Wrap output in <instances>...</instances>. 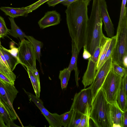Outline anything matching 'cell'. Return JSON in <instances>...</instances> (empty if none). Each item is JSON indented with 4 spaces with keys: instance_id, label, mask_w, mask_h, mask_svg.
I'll list each match as a JSON object with an SVG mask.
<instances>
[{
    "instance_id": "obj_27",
    "label": "cell",
    "mask_w": 127,
    "mask_h": 127,
    "mask_svg": "<svg viewBox=\"0 0 127 127\" xmlns=\"http://www.w3.org/2000/svg\"><path fill=\"white\" fill-rule=\"evenodd\" d=\"M83 115V114L79 112L73 110L71 119L67 127H77L80 122Z\"/></svg>"
},
{
    "instance_id": "obj_41",
    "label": "cell",
    "mask_w": 127,
    "mask_h": 127,
    "mask_svg": "<svg viewBox=\"0 0 127 127\" xmlns=\"http://www.w3.org/2000/svg\"><path fill=\"white\" fill-rule=\"evenodd\" d=\"M0 127H7L4 122L1 115L0 113Z\"/></svg>"
},
{
    "instance_id": "obj_35",
    "label": "cell",
    "mask_w": 127,
    "mask_h": 127,
    "mask_svg": "<svg viewBox=\"0 0 127 127\" xmlns=\"http://www.w3.org/2000/svg\"><path fill=\"white\" fill-rule=\"evenodd\" d=\"M127 73L122 77V86L124 91L125 94L127 96Z\"/></svg>"
},
{
    "instance_id": "obj_34",
    "label": "cell",
    "mask_w": 127,
    "mask_h": 127,
    "mask_svg": "<svg viewBox=\"0 0 127 127\" xmlns=\"http://www.w3.org/2000/svg\"><path fill=\"white\" fill-rule=\"evenodd\" d=\"M127 0H122L119 23L122 21L125 13Z\"/></svg>"
},
{
    "instance_id": "obj_36",
    "label": "cell",
    "mask_w": 127,
    "mask_h": 127,
    "mask_svg": "<svg viewBox=\"0 0 127 127\" xmlns=\"http://www.w3.org/2000/svg\"><path fill=\"white\" fill-rule=\"evenodd\" d=\"M66 0H49L47 2L49 6L54 7L59 3Z\"/></svg>"
},
{
    "instance_id": "obj_44",
    "label": "cell",
    "mask_w": 127,
    "mask_h": 127,
    "mask_svg": "<svg viewBox=\"0 0 127 127\" xmlns=\"http://www.w3.org/2000/svg\"><path fill=\"white\" fill-rule=\"evenodd\" d=\"M1 45V44H0V45Z\"/></svg>"
},
{
    "instance_id": "obj_6",
    "label": "cell",
    "mask_w": 127,
    "mask_h": 127,
    "mask_svg": "<svg viewBox=\"0 0 127 127\" xmlns=\"http://www.w3.org/2000/svg\"><path fill=\"white\" fill-rule=\"evenodd\" d=\"M17 58L19 63L34 70H37L36 58L33 46L28 40L24 39L19 43Z\"/></svg>"
},
{
    "instance_id": "obj_2",
    "label": "cell",
    "mask_w": 127,
    "mask_h": 127,
    "mask_svg": "<svg viewBox=\"0 0 127 127\" xmlns=\"http://www.w3.org/2000/svg\"><path fill=\"white\" fill-rule=\"evenodd\" d=\"M99 0H93L91 15L87 23L85 44L87 50L92 56L98 46H100L104 34L102 31V21L99 8Z\"/></svg>"
},
{
    "instance_id": "obj_28",
    "label": "cell",
    "mask_w": 127,
    "mask_h": 127,
    "mask_svg": "<svg viewBox=\"0 0 127 127\" xmlns=\"http://www.w3.org/2000/svg\"><path fill=\"white\" fill-rule=\"evenodd\" d=\"M91 106L87 108L85 114H83L81 119L77 127H91L90 124V112Z\"/></svg>"
},
{
    "instance_id": "obj_29",
    "label": "cell",
    "mask_w": 127,
    "mask_h": 127,
    "mask_svg": "<svg viewBox=\"0 0 127 127\" xmlns=\"http://www.w3.org/2000/svg\"><path fill=\"white\" fill-rule=\"evenodd\" d=\"M111 42L107 50L105 57L101 64V66L110 57H111L114 49L116 45V35L111 38Z\"/></svg>"
},
{
    "instance_id": "obj_19",
    "label": "cell",
    "mask_w": 127,
    "mask_h": 127,
    "mask_svg": "<svg viewBox=\"0 0 127 127\" xmlns=\"http://www.w3.org/2000/svg\"><path fill=\"white\" fill-rule=\"evenodd\" d=\"M72 56L68 67V70L71 72L74 70L75 72V77L78 76L79 71L77 66V61L79 52L74 43L72 41Z\"/></svg>"
},
{
    "instance_id": "obj_15",
    "label": "cell",
    "mask_w": 127,
    "mask_h": 127,
    "mask_svg": "<svg viewBox=\"0 0 127 127\" xmlns=\"http://www.w3.org/2000/svg\"><path fill=\"white\" fill-rule=\"evenodd\" d=\"M111 117L113 127H123L124 112L120 109L117 102L111 104Z\"/></svg>"
},
{
    "instance_id": "obj_25",
    "label": "cell",
    "mask_w": 127,
    "mask_h": 127,
    "mask_svg": "<svg viewBox=\"0 0 127 127\" xmlns=\"http://www.w3.org/2000/svg\"><path fill=\"white\" fill-rule=\"evenodd\" d=\"M71 72L67 68L60 71L59 78L61 80V87L62 90L66 88L67 87Z\"/></svg>"
},
{
    "instance_id": "obj_13",
    "label": "cell",
    "mask_w": 127,
    "mask_h": 127,
    "mask_svg": "<svg viewBox=\"0 0 127 127\" xmlns=\"http://www.w3.org/2000/svg\"><path fill=\"white\" fill-rule=\"evenodd\" d=\"M61 15L56 10L48 11L38 22L40 28H46L59 24L61 21Z\"/></svg>"
},
{
    "instance_id": "obj_40",
    "label": "cell",
    "mask_w": 127,
    "mask_h": 127,
    "mask_svg": "<svg viewBox=\"0 0 127 127\" xmlns=\"http://www.w3.org/2000/svg\"><path fill=\"white\" fill-rule=\"evenodd\" d=\"M78 0H66L60 3L67 7L72 3Z\"/></svg>"
},
{
    "instance_id": "obj_17",
    "label": "cell",
    "mask_w": 127,
    "mask_h": 127,
    "mask_svg": "<svg viewBox=\"0 0 127 127\" xmlns=\"http://www.w3.org/2000/svg\"><path fill=\"white\" fill-rule=\"evenodd\" d=\"M29 77L32 83L35 96L39 98L41 87L39 74L37 70H34L31 68L26 67Z\"/></svg>"
},
{
    "instance_id": "obj_39",
    "label": "cell",
    "mask_w": 127,
    "mask_h": 127,
    "mask_svg": "<svg viewBox=\"0 0 127 127\" xmlns=\"http://www.w3.org/2000/svg\"><path fill=\"white\" fill-rule=\"evenodd\" d=\"M123 127H127V110L124 112L123 119Z\"/></svg>"
},
{
    "instance_id": "obj_33",
    "label": "cell",
    "mask_w": 127,
    "mask_h": 127,
    "mask_svg": "<svg viewBox=\"0 0 127 127\" xmlns=\"http://www.w3.org/2000/svg\"><path fill=\"white\" fill-rule=\"evenodd\" d=\"M100 50V47L98 46L96 47L92 56L90 57L91 59L94 62L97 63Z\"/></svg>"
},
{
    "instance_id": "obj_42",
    "label": "cell",
    "mask_w": 127,
    "mask_h": 127,
    "mask_svg": "<svg viewBox=\"0 0 127 127\" xmlns=\"http://www.w3.org/2000/svg\"><path fill=\"white\" fill-rule=\"evenodd\" d=\"M3 36H4L2 33L1 29H0V38Z\"/></svg>"
},
{
    "instance_id": "obj_20",
    "label": "cell",
    "mask_w": 127,
    "mask_h": 127,
    "mask_svg": "<svg viewBox=\"0 0 127 127\" xmlns=\"http://www.w3.org/2000/svg\"><path fill=\"white\" fill-rule=\"evenodd\" d=\"M9 19L10 22L11 29H9L8 34L14 37L19 38L22 41L27 35L16 24L14 18L10 17Z\"/></svg>"
},
{
    "instance_id": "obj_9",
    "label": "cell",
    "mask_w": 127,
    "mask_h": 127,
    "mask_svg": "<svg viewBox=\"0 0 127 127\" xmlns=\"http://www.w3.org/2000/svg\"><path fill=\"white\" fill-rule=\"evenodd\" d=\"M24 90L28 95L30 101L34 102L44 116L49 124V127H62L63 126L57 116V113H50L44 106L43 101L39 98L26 91L24 89Z\"/></svg>"
},
{
    "instance_id": "obj_22",
    "label": "cell",
    "mask_w": 127,
    "mask_h": 127,
    "mask_svg": "<svg viewBox=\"0 0 127 127\" xmlns=\"http://www.w3.org/2000/svg\"><path fill=\"white\" fill-rule=\"evenodd\" d=\"M25 38L32 44L34 50L36 59L38 61L40 66L41 67V64L40 60V57L41 56V50L43 47V43L41 41L36 39L32 36L27 35Z\"/></svg>"
},
{
    "instance_id": "obj_24",
    "label": "cell",
    "mask_w": 127,
    "mask_h": 127,
    "mask_svg": "<svg viewBox=\"0 0 127 127\" xmlns=\"http://www.w3.org/2000/svg\"><path fill=\"white\" fill-rule=\"evenodd\" d=\"M0 73L14 82L16 75L5 64L0 57Z\"/></svg>"
},
{
    "instance_id": "obj_43",
    "label": "cell",
    "mask_w": 127,
    "mask_h": 127,
    "mask_svg": "<svg viewBox=\"0 0 127 127\" xmlns=\"http://www.w3.org/2000/svg\"><path fill=\"white\" fill-rule=\"evenodd\" d=\"M1 101V100L0 98V101Z\"/></svg>"
},
{
    "instance_id": "obj_10",
    "label": "cell",
    "mask_w": 127,
    "mask_h": 127,
    "mask_svg": "<svg viewBox=\"0 0 127 127\" xmlns=\"http://www.w3.org/2000/svg\"><path fill=\"white\" fill-rule=\"evenodd\" d=\"M18 93L14 85L0 81L1 99L13 109V103Z\"/></svg>"
},
{
    "instance_id": "obj_7",
    "label": "cell",
    "mask_w": 127,
    "mask_h": 127,
    "mask_svg": "<svg viewBox=\"0 0 127 127\" xmlns=\"http://www.w3.org/2000/svg\"><path fill=\"white\" fill-rule=\"evenodd\" d=\"M92 99L90 88H84L75 94L70 109L85 114L87 108L91 106Z\"/></svg>"
},
{
    "instance_id": "obj_16",
    "label": "cell",
    "mask_w": 127,
    "mask_h": 127,
    "mask_svg": "<svg viewBox=\"0 0 127 127\" xmlns=\"http://www.w3.org/2000/svg\"><path fill=\"white\" fill-rule=\"evenodd\" d=\"M111 41V38L107 37L103 35L101 40L100 50L96 64V72L97 71L101 66V64L105 57Z\"/></svg>"
},
{
    "instance_id": "obj_3",
    "label": "cell",
    "mask_w": 127,
    "mask_h": 127,
    "mask_svg": "<svg viewBox=\"0 0 127 127\" xmlns=\"http://www.w3.org/2000/svg\"><path fill=\"white\" fill-rule=\"evenodd\" d=\"M111 108L101 88L92 103L90 112V119L96 127H113Z\"/></svg>"
},
{
    "instance_id": "obj_4",
    "label": "cell",
    "mask_w": 127,
    "mask_h": 127,
    "mask_svg": "<svg viewBox=\"0 0 127 127\" xmlns=\"http://www.w3.org/2000/svg\"><path fill=\"white\" fill-rule=\"evenodd\" d=\"M116 41L111 57L112 62L127 69V9L117 28Z\"/></svg>"
},
{
    "instance_id": "obj_30",
    "label": "cell",
    "mask_w": 127,
    "mask_h": 127,
    "mask_svg": "<svg viewBox=\"0 0 127 127\" xmlns=\"http://www.w3.org/2000/svg\"><path fill=\"white\" fill-rule=\"evenodd\" d=\"M112 70L118 75L123 77L127 73V69L119 65L115 62H112Z\"/></svg>"
},
{
    "instance_id": "obj_38",
    "label": "cell",
    "mask_w": 127,
    "mask_h": 127,
    "mask_svg": "<svg viewBox=\"0 0 127 127\" xmlns=\"http://www.w3.org/2000/svg\"><path fill=\"white\" fill-rule=\"evenodd\" d=\"M84 51L83 54V57L84 59L87 60L89 59L91 56V55L87 50L85 46L83 47Z\"/></svg>"
},
{
    "instance_id": "obj_26",
    "label": "cell",
    "mask_w": 127,
    "mask_h": 127,
    "mask_svg": "<svg viewBox=\"0 0 127 127\" xmlns=\"http://www.w3.org/2000/svg\"><path fill=\"white\" fill-rule=\"evenodd\" d=\"M73 111V110L70 109L69 111L61 115L57 114V116L64 127H67L70 122Z\"/></svg>"
},
{
    "instance_id": "obj_11",
    "label": "cell",
    "mask_w": 127,
    "mask_h": 127,
    "mask_svg": "<svg viewBox=\"0 0 127 127\" xmlns=\"http://www.w3.org/2000/svg\"><path fill=\"white\" fill-rule=\"evenodd\" d=\"M99 8L100 15L104 24V29L107 36L111 38L114 36V25L109 16L105 0H99Z\"/></svg>"
},
{
    "instance_id": "obj_18",
    "label": "cell",
    "mask_w": 127,
    "mask_h": 127,
    "mask_svg": "<svg viewBox=\"0 0 127 127\" xmlns=\"http://www.w3.org/2000/svg\"><path fill=\"white\" fill-rule=\"evenodd\" d=\"M0 9L6 15L14 18L20 16H24L27 14L28 8L27 7L21 8H12L1 7Z\"/></svg>"
},
{
    "instance_id": "obj_31",
    "label": "cell",
    "mask_w": 127,
    "mask_h": 127,
    "mask_svg": "<svg viewBox=\"0 0 127 127\" xmlns=\"http://www.w3.org/2000/svg\"><path fill=\"white\" fill-rule=\"evenodd\" d=\"M49 0H39L32 4L27 6L28 14L35 10L41 5Z\"/></svg>"
},
{
    "instance_id": "obj_23",
    "label": "cell",
    "mask_w": 127,
    "mask_h": 127,
    "mask_svg": "<svg viewBox=\"0 0 127 127\" xmlns=\"http://www.w3.org/2000/svg\"><path fill=\"white\" fill-rule=\"evenodd\" d=\"M127 97L122 86L117 98V102L120 109L123 111L127 110Z\"/></svg>"
},
{
    "instance_id": "obj_5",
    "label": "cell",
    "mask_w": 127,
    "mask_h": 127,
    "mask_svg": "<svg viewBox=\"0 0 127 127\" xmlns=\"http://www.w3.org/2000/svg\"><path fill=\"white\" fill-rule=\"evenodd\" d=\"M122 77L112 69L108 74L101 87L106 98L110 103L117 102V98L122 85Z\"/></svg>"
},
{
    "instance_id": "obj_37",
    "label": "cell",
    "mask_w": 127,
    "mask_h": 127,
    "mask_svg": "<svg viewBox=\"0 0 127 127\" xmlns=\"http://www.w3.org/2000/svg\"><path fill=\"white\" fill-rule=\"evenodd\" d=\"M0 81L14 85V82L12 81L6 76L0 73Z\"/></svg>"
},
{
    "instance_id": "obj_14",
    "label": "cell",
    "mask_w": 127,
    "mask_h": 127,
    "mask_svg": "<svg viewBox=\"0 0 127 127\" xmlns=\"http://www.w3.org/2000/svg\"><path fill=\"white\" fill-rule=\"evenodd\" d=\"M88 60L87 68L83 76L82 81L84 88L92 83L96 71L97 63L92 60L90 58L88 59Z\"/></svg>"
},
{
    "instance_id": "obj_1",
    "label": "cell",
    "mask_w": 127,
    "mask_h": 127,
    "mask_svg": "<svg viewBox=\"0 0 127 127\" xmlns=\"http://www.w3.org/2000/svg\"><path fill=\"white\" fill-rule=\"evenodd\" d=\"M90 0H79L67 6L66 23L72 40L79 53L86 43L89 18L88 6Z\"/></svg>"
},
{
    "instance_id": "obj_32",
    "label": "cell",
    "mask_w": 127,
    "mask_h": 127,
    "mask_svg": "<svg viewBox=\"0 0 127 127\" xmlns=\"http://www.w3.org/2000/svg\"><path fill=\"white\" fill-rule=\"evenodd\" d=\"M0 29L4 36L8 34L9 29L6 27L3 18L0 16Z\"/></svg>"
},
{
    "instance_id": "obj_21",
    "label": "cell",
    "mask_w": 127,
    "mask_h": 127,
    "mask_svg": "<svg viewBox=\"0 0 127 127\" xmlns=\"http://www.w3.org/2000/svg\"><path fill=\"white\" fill-rule=\"evenodd\" d=\"M0 50L10 69L13 71L16 65L19 64L17 57L12 55L1 45H0Z\"/></svg>"
},
{
    "instance_id": "obj_8",
    "label": "cell",
    "mask_w": 127,
    "mask_h": 127,
    "mask_svg": "<svg viewBox=\"0 0 127 127\" xmlns=\"http://www.w3.org/2000/svg\"><path fill=\"white\" fill-rule=\"evenodd\" d=\"M112 58L111 57L103 64L99 70L96 72L94 80L89 87L92 95V103L101 88L108 74L112 69Z\"/></svg>"
},
{
    "instance_id": "obj_12",
    "label": "cell",
    "mask_w": 127,
    "mask_h": 127,
    "mask_svg": "<svg viewBox=\"0 0 127 127\" xmlns=\"http://www.w3.org/2000/svg\"><path fill=\"white\" fill-rule=\"evenodd\" d=\"M0 113L7 127L16 126L13 122L17 117L14 110L1 100L0 101Z\"/></svg>"
}]
</instances>
